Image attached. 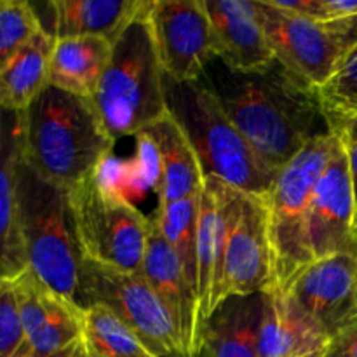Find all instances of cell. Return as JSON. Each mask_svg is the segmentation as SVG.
Masks as SVG:
<instances>
[{
  "label": "cell",
  "mask_w": 357,
  "mask_h": 357,
  "mask_svg": "<svg viewBox=\"0 0 357 357\" xmlns=\"http://www.w3.org/2000/svg\"><path fill=\"white\" fill-rule=\"evenodd\" d=\"M20 117L23 160L66 190L100 173L115 145L93 100L52 86Z\"/></svg>",
  "instance_id": "obj_2"
},
{
  "label": "cell",
  "mask_w": 357,
  "mask_h": 357,
  "mask_svg": "<svg viewBox=\"0 0 357 357\" xmlns=\"http://www.w3.org/2000/svg\"><path fill=\"white\" fill-rule=\"evenodd\" d=\"M330 338L289 291L264 293L258 347L261 357H324Z\"/></svg>",
  "instance_id": "obj_18"
},
{
  "label": "cell",
  "mask_w": 357,
  "mask_h": 357,
  "mask_svg": "<svg viewBox=\"0 0 357 357\" xmlns=\"http://www.w3.org/2000/svg\"><path fill=\"white\" fill-rule=\"evenodd\" d=\"M146 16L167 82L201 80L216 59L215 30L204 0H149Z\"/></svg>",
  "instance_id": "obj_10"
},
{
  "label": "cell",
  "mask_w": 357,
  "mask_h": 357,
  "mask_svg": "<svg viewBox=\"0 0 357 357\" xmlns=\"http://www.w3.org/2000/svg\"><path fill=\"white\" fill-rule=\"evenodd\" d=\"M340 126H349V128H354V129H357V117L351 119V121H345V122H342V124L335 126V128H330V129H337V128H340Z\"/></svg>",
  "instance_id": "obj_32"
},
{
  "label": "cell",
  "mask_w": 357,
  "mask_h": 357,
  "mask_svg": "<svg viewBox=\"0 0 357 357\" xmlns=\"http://www.w3.org/2000/svg\"><path fill=\"white\" fill-rule=\"evenodd\" d=\"M289 293L331 340L357 321V255L312 261Z\"/></svg>",
  "instance_id": "obj_13"
},
{
  "label": "cell",
  "mask_w": 357,
  "mask_h": 357,
  "mask_svg": "<svg viewBox=\"0 0 357 357\" xmlns=\"http://www.w3.org/2000/svg\"><path fill=\"white\" fill-rule=\"evenodd\" d=\"M54 42L56 38L42 28L0 70V110L23 114L47 89Z\"/></svg>",
  "instance_id": "obj_24"
},
{
  "label": "cell",
  "mask_w": 357,
  "mask_h": 357,
  "mask_svg": "<svg viewBox=\"0 0 357 357\" xmlns=\"http://www.w3.org/2000/svg\"><path fill=\"white\" fill-rule=\"evenodd\" d=\"M333 131L340 132L345 153H347L349 174H351L352 194H354V225L357 230V129L349 128V126H340Z\"/></svg>",
  "instance_id": "obj_29"
},
{
  "label": "cell",
  "mask_w": 357,
  "mask_h": 357,
  "mask_svg": "<svg viewBox=\"0 0 357 357\" xmlns=\"http://www.w3.org/2000/svg\"><path fill=\"white\" fill-rule=\"evenodd\" d=\"M257 6L275 61L319 93L345 59L330 26L279 9L268 0H257Z\"/></svg>",
  "instance_id": "obj_11"
},
{
  "label": "cell",
  "mask_w": 357,
  "mask_h": 357,
  "mask_svg": "<svg viewBox=\"0 0 357 357\" xmlns=\"http://www.w3.org/2000/svg\"><path fill=\"white\" fill-rule=\"evenodd\" d=\"M324 357H357V321L331 338Z\"/></svg>",
  "instance_id": "obj_30"
},
{
  "label": "cell",
  "mask_w": 357,
  "mask_h": 357,
  "mask_svg": "<svg viewBox=\"0 0 357 357\" xmlns=\"http://www.w3.org/2000/svg\"><path fill=\"white\" fill-rule=\"evenodd\" d=\"M230 185L206 176L197 223V298L202 331L223 305V261L229 229Z\"/></svg>",
  "instance_id": "obj_16"
},
{
  "label": "cell",
  "mask_w": 357,
  "mask_h": 357,
  "mask_svg": "<svg viewBox=\"0 0 357 357\" xmlns=\"http://www.w3.org/2000/svg\"><path fill=\"white\" fill-rule=\"evenodd\" d=\"M146 6L114 42L110 63L93 96L98 115L114 142L143 135L169 115L166 75L157 56Z\"/></svg>",
  "instance_id": "obj_4"
},
{
  "label": "cell",
  "mask_w": 357,
  "mask_h": 357,
  "mask_svg": "<svg viewBox=\"0 0 357 357\" xmlns=\"http://www.w3.org/2000/svg\"><path fill=\"white\" fill-rule=\"evenodd\" d=\"M167 108L199 157L204 176L216 178L246 194L267 197L275 180L272 171L201 80H166Z\"/></svg>",
  "instance_id": "obj_5"
},
{
  "label": "cell",
  "mask_w": 357,
  "mask_h": 357,
  "mask_svg": "<svg viewBox=\"0 0 357 357\" xmlns=\"http://www.w3.org/2000/svg\"><path fill=\"white\" fill-rule=\"evenodd\" d=\"M275 288L267 199L230 187L223 302Z\"/></svg>",
  "instance_id": "obj_9"
},
{
  "label": "cell",
  "mask_w": 357,
  "mask_h": 357,
  "mask_svg": "<svg viewBox=\"0 0 357 357\" xmlns=\"http://www.w3.org/2000/svg\"><path fill=\"white\" fill-rule=\"evenodd\" d=\"M204 3L215 30L216 59L227 68L251 73L275 63L257 0H204Z\"/></svg>",
  "instance_id": "obj_17"
},
{
  "label": "cell",
  "mask_w": 357,
  "mask_h": 357,
  "mask_svg": "<svg viewBox=\"0 0 357 357\" xmlns=\"http://www.w3.org/2000/svg\"><path fill=\"white\" fill-rule=\"evenodd\" d=\"M45 357H87V351H86V345H84V340L80 338V340L73 342L72 345L65 347L63 351L56 352V354H51V356H45Z\"/></svg>",
  "instance_id": "obj_31"
},
{
  "label": "cell",
  "mask_w": 357,
  "mask_h": 357,
  "mask_svg": "<svg viewBox=\"0 0 357 357\" xmlns=\"http://www.w3.org/2000/svg\"><path fill=\"white\" fill-rule=\"evenodd\" d=\"M108 307L157 357H188L173 319L142 272H126L84 260L82 309Z\"/></svg>",
  "instance_id": "obj_8"
},
{
  "label": "cell",
  "mask_w": 357,
  "mask_h": 357,
  "mask_svg": "<svg viewBox=\"0 0 357 357\" xmlns=\"http://www.w3.org/2000/svg\"><path fill=\"white\" fill-rule=\"evenodd\" d=\"M82 340L87 357H157L101 303H93L84 309Z\"/></svg>",
  "instance_id": "obj_25"
},
{
  "label": "cell",
  "mask_w": 357,
  "mask_h": 357,
  "mask_svg": "<svg viewBox=\"0 0 357 357\" xmlns=\"http://www.w3.org/2000/svg\"><path fill=\"white\" fill-rule=\"evenodd\" d=\"M307 243L312 261L342 253L357 255L354 194L342 139L314 188L307 216Z\"/></svg>",
  "instance_id": "obj_12"
},
{
  "label": "cell",
  "mask_w": 357,
  "mask_h": 357,
  "mask_svg": "<svg viewBox=\"0 0 357 357\" xmlns=\"http://www.w3.org/2000/svg\"><path fill=\"white\" fill-rule=\"evenodd\" d=\"M26 357H45L82 338L80 307L44 284L30 268L13 278Z\"/></svg>",
  "instance_id": "obj_14"
},
{
  "label": "cell",
  "mask_w": 357,
  "mask_h": 357,
  "mask_svg": "<svg viewBox=\"0 0 357 357\" xmlns=\"http://www.w3.org/2000/svg\"><path fill=\"white\" fill-rule=\"evenodd\" d=\"M264 293L230 298L204 324L199 357H261L258 347Z\"/></svg>",
  "instance_id": "obj_22"
},
{
  "label": "cell",
  "mask_w": 357,
  "mask_h": 357,
  "mask_svg": "<svg viewBox=\"0 0 357 357\" xmlns=\"http://www.w3.org/2000/svg\"><path fill=\"white\" fill-rule=\"evenodd\" d=\"M146 0H54L49 33L54 38L105 37L115 42Z\"/></svg>",
  "instance_id": "obj_21"
},
{
  "label": "cell",
  "mask_w": 357,
  "mask_h": 357,
  "mask_svg": "<svg viewBox=\"0 0 357 357\" xmlns=\"http://www.w3.org/2000/svg\"><path fill=\"white\" fill-rule=\"evenodd\" d=\"M17 229L26 268L47 288L82 309L84 257L70 190L17 162ZM84 310V309H82Z\"/></svg>",
  "instance_id": "obj_3"
},
{
  "label": "cell",
  "mask_w": 357,
  "mask_h": 357,
  "mask_svg": "<svg viewBox=\"0 0 357 357\" xmlns=\"http://www.w3.org/2000/svg\"><path fill=\"white\" fill-rule=\"evenodd\" d=\"M114 42L105 37L56 38L49 86L93 100L110 63Z\"/></svg>",
  "instance_id": "obj_23"
},
{
  "label": "cell",
  "mask_w": 357,
  "mask_h": 357,
  "mask_svg": "<svg viewBox=\"0 0 357 357\" xmlns=\"http://www.w3.org/2000/svg\"><path fill=\"white\" fill-rule=\"evenodd\" d=\"M142 274L166 305L187 356L199 357L202 347V323L197 291L153 216L150 218Z\"/></svg>",
  "instance_id": "obj_15"
},
{
  "label": "cell",
  "mask_w": 357,
  "mask_h": 357,
  "mask_svg": "<svg viewBox=\"0 0 357 357\" xmlns=\"http://www.w3.org/2000/svg\"><path fill=\"white\" fill-rule=\"evenodd\" d=\"M150 139L159 164V204L185 201L201 194L206 183L199 157L183 129L171 115L143 132Z\"/></svg>",
  "instance_id": "obj_19"
},
{
  "label": "cell",
  "mask_w": 357,
  "mask_h": 357,
  "mask_svg": "<svg viewBox=\"0 0 357 357\" xmlns=\"http://www.w3.org/2000/svg\"><path fill=\"white\" fill-rule=\"evenodd\" d=\"M0 357H26V342L13 279H0Z\"/></svg>",
  "instance_id": "obj_28"
},
{
  "label": "cell",
  "mask_w": 357,
  "mask_h": 357,
  "mask_svg": "<svg viewBox=\"0 0 357 357\" xmlns=\"http://www.w3.org/2000/svg\"><path fill=\"white\" fill-rule=\"evenodd\" d=\"M340 139V132L333 129L314 136L295 159L278 171L265 197L275 288L281 291H289L296 278L312 264L307 243V216L314 188Z\"/></svg>",
  "instance_id": "obj_6"
},
{
  "label": "cell",
  "mask_w": 357,
  "mask_h": 357,
  "mask_svg": "<svg viewBox=\"0 0 357 357\" xmlns=\"http://www.w3.org/2000/svg\"><path fill=\"white\" fill-rule=\"evenodd\" d=\"M21 159L20 114L0 110V279L26 268L17 229L16 171Z\"/></svg>",
  "instance_id": "obj_20"
},
{
  "label": "cell",
  "mask_w": 357,
  "mask_h": 357,
  "mask_svg": "<svg viewBox=\"0 0 357 357\" xmlns=\"http://www.w3.org/2000/svg\"><path fill=\"white\" fill-rule=\"evenodd\" d=\"M201 194L185 201L159 204L153 215L160 232L176 253L185 274L197 291V223Z\"/></svg>",
  "instance_id": "obj_26"
},
{
  "label": "cell",
  "mask_w": 357,
  "mask_h": 357,
  "mask_svg": "<svg viewBox=\"0 0 357 357\" xmlns=\"http://www.w3.org/2000/svg\"><path fill=\"white\" fill-rule=\"evenodd\" d=\"M84 257L126 272H142L150 218L124 195L105 187L100 173L70 190Z\"/></svg>",
  "instance_id": "obj_7"
},
{
  "label": "cell",
  "mask_w": 357,
  "mask_h": 357,
  "mask_svg": "<svg viewBox=\"0 0 357 357\" xmlns=\"http://www.w3.org/2000/svg\"><path fill=\"white\" fill-rule=\"evenodd\" d=\"M44 28L33 6L24 0H0V70Z\"/></svg>",
  "instance_id": "obj_27"
},
{
  "label": "cell",
  "mask_w": 357,
  "mask_h": 357,
  "mask_svg": "<svg viewBox=\"0 0 357 357\" xmlns=\"http://www.w3.org/2000/svg\"><path fill=\"white\" fill-rule=\"evenodd\" d=\"M218 103L260 159L278 173L295 159L326 122L316 89L281 63L261 72L241 73L211 61L202 75ZM328 131V129H326Z\"/></svg>",
  "instance_id": "obj_1"
}]
</instances>
